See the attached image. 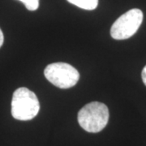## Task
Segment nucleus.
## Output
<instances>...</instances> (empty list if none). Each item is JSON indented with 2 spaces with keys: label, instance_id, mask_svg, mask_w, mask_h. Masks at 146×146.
I'll return each mask as SVG.
<instances>
[{
  "label": "nucleus",
  "instance_id": "nucleus-1",
  "mask_svg": "<svg viewBox=\"0 0 146 146\" xmlns=\"http://www.w3.org/2000/svg\"><path fill=\"white\" fill-rule=\"evenodd\" d=\"M79 124L88 132L96 133L103 130L109 120V110L106 105L93 102L85 105L79 111Z\"/></svg>",
  "mask_w": 146,
  "mask_h": 146
},
{
  "label": "nucleus",
  "instance_id": "nucleus-2",
  "mask_svg": "<svg viewBox=\"0 0 146 146\" xmlns=\"http://www.w3.org/2000/svg\"><path fill=\"white\" fill-rule=\"evenodd\" d=\"M40 110V103L36 94L22 87L14 92L11 100V115L14 119L28 121L35 118Z\"/></svg>",
  "mask_w": 146,
  "mask_h": 146
},
{
  "label": "nucleus",
  "instance_id": "nucleus-3",
  "mask_svg": "<svg viewBox=\"0 0 146 146\" xmlns=\"http://www.w3.org/2000/svg\"><path fill=\"white\" fill-rule=\"evenodd\" d=\"M46 78L59 89H70L76 85L80 73L73 66L66 63H50L44 70Z\"/></svg>",
  "mask_w": 146,
  "mask_h": 146
},
{
  "label": "nucleus",
  "instance_id": "nucleus-4",
  "mask_svg": "<svg viewBox=\"0 0 146 146\" xmlns=\"http://www.w3.org/2000/svg\"><path fill=\"white\" fill-rule=\"evenodd\" d=\"M142 21V11L137 8L131 9L115 21L110 29V35L115 40L130 38L137 32Z\"/></svg>",
  "mask_w": 146,
  "mask_h": 146
},
{
  "label": "nucleus",
  "instance_id": "nucleus-5",
  "mask_svg": "<svg viewBox=\"0 0 146 146\" xmlns=\"http://www.w3.org/2000/svg\"><path fill=\"white\" fill-rule=\"evenodd\" d=\"M70 3L77 6L84 10L92 11L97 8L98 5V0H68Z\"/></svg>",
  "mask_w": 146,
  "mask_h": 146
},
{
  "label": "nucleus",
  "instance_id": "nucleus-6",
  "mask_svg": "<svg viewBox=\"0 0 146 146\" xmlns=\"http://www.w3.org/2000/svg\"><path fill=\"white\" fill-rule=\"evenodd\" d=\"M29 11H36L39 7V0H19Z\"/></svg>",
  "mask_w": 146,
  "mask_h": 146
},
{
  "label": "nucleus",
  "instance_id": "nucleus-7",
  "mask_svg": "<svg viewBox=\"0 0 146 146\" xmlns=\"http://www.w3.org/2000/svg\"><path fill=\"white\" fill-rule=\"evenodd\" d=\"M141 76H142V80H143V82H144V84L146 85V66L143 68V70H142Z\"/></svg>",
  "mask_w": 146,
  "mask_h": 146
},
{
  "label": "nucleus",
  "instance_id": "nucleus-8",
  "mask_svg": "<svg viewBox=\"0 0 146 146\" xmlns=\"http://www.w3.org/2000/svg\"><path fill=\"white\" fill-rule=\"evenodd\" d=\"M3 42H4V36H3V32L0 29V47L3 46Z\"/></svg>",
  "mask_w": 146,
  "mask_h": 146
}]
</instances>
